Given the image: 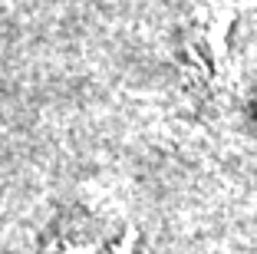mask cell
<instances>
[{
	"label": "cell",
	"mask_w": 257,
	"mask_h": 254,
	"mask_svg": "<svg viewBox=\"0 0 257 254\" xmlns=\"http://www.w3.org/2000/svg\"><path fill=\"white\" fill-rule=\"evenodd\" d=\"M63 254H132V238H122L115 244H89V247H69Z\"/></svg>",
	"instance_id": "obj_1"
}]
</instances>
